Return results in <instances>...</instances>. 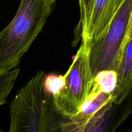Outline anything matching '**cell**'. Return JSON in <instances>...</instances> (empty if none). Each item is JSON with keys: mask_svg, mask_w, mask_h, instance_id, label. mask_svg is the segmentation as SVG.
<instances>
[{"mask_svg": "<svg viewBox=\"0 0 132 132\" xmlns=\"http://www.w3.org/2000/svg\"><path fill=\"white\" fill-rule=\"evenodd\" d=\"M55 5L56 0H20L12 20L0 31V76L19 65Z\"/></svg>", "mask_w": 132, "mask_h": 132, "instance_id": "obj_1", "label": "cell"}, {"mask_svg": "<svg viewBox=\"0 0 132 132\" xmlns=\"http://www.w3.org/2000/svg\"><path fill=\"white\" fill-rule=\"evenodd\" d=\"M131 114L132 91L122 103L111 101L85 121H74L61 113L48 94L41 119V132H115Z\"/></svg>", "mask_w": 132, "mask_h": 132, "instance_id": "obj_2", "label": "cell"}, {"mask_svg": "<svg viewBox=\"0 0 132 132\" xmlns=\"http://www.w3.org/2000/svg\"><path fill=\"white\" fill-rule=\"evenodd\" d=\"M131 12L132 0H122L104 36L90 48V64L94 79L101 71H118Z\"/></svg>", "mask_w": 132, "mask_h": 132, "instance_id": "obj_3", "label": "cell"}, {"mask_svg": "<svg viewBox=\"0 0 132 132\" xmlns=\"http://www.w3.org/2000/svg\"><path fill=\"white\" fill-rule=\"evenodd\" d=\"M44 71H39L18 92L10 105L9 132H41L43 113L48 99Z\"/></svg>", "mask_w": 132, "mask_h": 132, "instance_id": "obj_4", "label": "cell"}, {"mask_svg": "<svg viewBox=\"0 0 132 132\" xmlns=\"http://www.w3.org/2000/svg\"><path fill=\"white\" fill-rule=\"evenodd\" d=\"M89 52L90 48L81 43L73 62L64 75V88L56 96L50 95L57 110L65 116H76L92 90L94 79L90 68Z\"/></svg>", "mask_w": 132, "mask_h": 132, "instance_id": "obj_5", "label": "cell"}, {"mask_svg": "<svg viewBox=\"0 0 132 132\" xmlns=\"http://www.w3.org/2000/svg\"><path fill=\"white\" fill-rule=\"evenodd\" d=\"M122 0H95L86 30L81 36L82 42L89 48L104 36L117 13Z\"/></svg>", "mask_w": 132, "mask_h": 132, "instance_id": "obj_6", "label": "cell"}, {"mask_svg": "<svg viewBox=\"0 0 132 132\" xmlns=\"http://www.w3.org/2000/svg\"><path fill=\"white\" fill-rule=\"evenodd\" d=\"M132 91V39L125 47L117 71V84L113 93L116 103H121Z\"/></svg>", "mask_w": 132, "mask_h": 132, "instance_id": "obj_7", "label": "cell"}, {"mask_svg": "<svg viewBox=\"0 0 132 132\" xmlns=\"http://www.w3.org/2000/svg\"><path fill=\"white\" fill-rule=\"evenodd\" d=\"M112 100H113V93L104 92L96 88H92L79 113L73 117H70L76 121H87Z\"/></svg>", "mask_w": 132, "mask_h": 132, "instance_id": "obj_8", "label": "cell"}, {"mask_svg": "<svg viewBox=\"0 0 132 132\" xmlns=\"http://www.w3.org/2000/svg\"><path fill=\"white\" fill-rule=\"evenodd\" d=\"M117 84V72L113 70H103L99 72L94 79L92 88L106 93H113Z\"/></svg>", "mask_w": 132, "mask_h": 132, "instance_id": "obj_9", "label": "cell"}, {"mask_svg": "<svg viewBox=\"0 0 132 132\" xmlns=\"http://www.w3.org/2000/svg\"><path fill=\"white\" fill-rule=\"evenodd\" d=\"M19 73V68L6 72L0 76V106L6 103L8 96L12 90Z\"/></svg>", "mask_w": 132, "mask_h": 132, "instance_id": "obj_10", "label": "cell"}, {"mask_svg": "<svg viewBox=\"0 0 132 132\" xmlns=\"http://www.w3.org/2000/svg\"><path fill=\"white\" fill-rule=\"evenodd\" d=\"M65 85L64 76L46 75L44 80V89L52 97L57 95L64 88Z\"/></svg>", "mask_w": 132, "mask_h": 132, "instance_id": "obj_11", "label": "cell"}, {"mask_svg": "<svg viewBox=\"0 0 132 132\" xmlns=\"http://www.w3.org/2000/svg\"><path fill=\"white\" fill-rule=\"evenodd\" d=\"M95 0H79L80 9L79 27L81 37L86 30V27L90 20Z\"/></svg>", "mask_w": 132, "mask_h": 132, "instance_id": "obj_12", "label": "cell"}, {"mask_svg": "<svg viewBox=\"0 0 132 132\" xmlns=\"http://www.w3.org/2000/svg\"><path fill=\"white\" fill-rule=\"evenodd\" d=\"M131 39H132V12H131V18H130V24H129L127 34H126V37H125V41H124L123 52H124V50H125V47H126V45H128V43L131 41Z\"/></svg>", "mask_w": 132, "mask_h": 132, "instance_id": "obj_13", "label": "cell"}, {"mask_svg": "<svg viewBox=\"0 0 132 132\" xmlns=\"http://www.w3.org/2000/svg\"><path fill=\"white\" fill-rule=\"evenodd\" d=\"M128 132H132V129H131V130H130V131H129Z\"/></svg>", "mask_w": 132, "mask_h": 132, "instance_id": "obj_14", "label": "cell"}, {"mask_svg": "<svg viewBox=\"0 0 132 132\" xmlns=\"http://www.w3.org/2000/svg\"><path fill=\"white\" fill-rule=\"evenodd\" d=\"M0 132H3L2 131H1V130H0Z\"/></svg>", "mask_w": 132, "mask_h": 132, "instance_id": "obj_15", "label": "cell"}]
</instances>
